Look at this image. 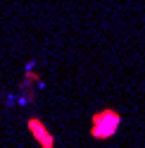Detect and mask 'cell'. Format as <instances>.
<instances>
[{
    "label": "cell",
    "mask_w": 145,
    "mask_h": 148,
    "mask_svg": "<svg viewBox=\"0 0 145 148\" xmlns=\"http://www.w3.org/2000/svg\"><path fill=\"white\" fill-rule=\"evenodd\" d=\"M121 124V115L114 108H102L90 117V138L95 141H107L119 132Z\"/></svg>",
    "instance_id": "1"
},
{
    "label": "cell",
    "mask_w": 145,
    "mask_h": 148,
    "mask_svg": "<svg viewBox=\"0 0 145 148\" xmlns=\"http://www.w3.org/2000/svg\"><path fill=\"white\" fill-rule=\"evenodd\" d=\"M26 129H29V134L33 136V141L38 143V148H55V136L50 134V129L45 127V122L41 117H31L29 122H26Z\"/></svg>",
    "instance_id": "2"
}]
</instances>
